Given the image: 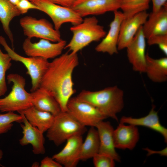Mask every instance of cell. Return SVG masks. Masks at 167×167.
<instances>
[{"label": "cell", "mask_w": 167, "mask_h": 167, "mask_svg": "<svg viewBox=\"0 0 167 167\" xmlns=\"http://www.w3.org/2000/svg\"><path fill=\"white\" fill-rule=\"evenodd\" d=\"M79 63L77 54L66 52L49 62L41 81L39 88L45 90L54 98L62 112L67 111V103L75 92L72 76Z\"/></svg>", "instance_id": "cell-1"}, {"label": "cell", "mask_w": 167, "mask_h": 167, "mask_svg": "<svg viewBox=\"0 0 167 167\" xmlns=\"http://www.w3.org/2000/svg\"><path fill=\"white\" fill-rule=\"evenodd\" d=\"M76 97L92 105L107 118L117 122V114L124 106V92L117 86L96 91L83 90Z\"/></svg>", "instance_id": "cell-2"}, {"label": "cell", "mask_w": 167, "mask_h": 167, "mask_svg": "<svg viewBox=\"0 0 167 167\" xmlns=\"http://www.w3.org/2000/svg\"><path fill=\"white\" fill-rule=\"evenodd\" d=\"M70 30L72 37L65 49H69L72 54H77L93 42L100 41L106 34L104 27L99 24L94 16L85 18L80 23L71 27Z\"/></svg>", "instance_id": "cell-3"}, {"label": "cell", "mask_w": 167, "mask_h": 167, "mask_svg": "<svg viewBox=\"0 0 167 167\" xmlns=\"http://www.w3.org/2000/svg\"><path fill=\"white\" fill-rule=\"evenodd\" d=\"M8 83H13L11 91L5 97L0 98L1 112H19L33 106L32 93L25 89V79L17 74L11 73L7 77Z\"/></svg>", "instance_id": "cell-4"}, {"label": "cell", "mask_w": 167, "mask_h": 167, "mask_svg": "<svg viewBox=\"0 0 167 167\" xmlns=\"http://www.w3.org/2000/svg\"><path fill=\"white\" fill-rule=\"evenodd\" d=\"M87 131L85 126L78 121L67 111H61L54 116L53 122L47 131L46 137L57 146L70 137L82 135Z\"/></svg>", "instance_id": "cell-5"}, {"label": "cell", "mask_w": 167, "mask_h": 167, "mask_svg": "<svg viewBox=\"0 0 167 167\" xmlns=\"http://www.w3.org/2000/svg\"><path fill=\"white\" fill-rule=\"evenodd\" d=\"M0 44L12 60L21 62L26 67L27 70V73L31 79L32 92L38 88L48 67L49 62L48 60L40 57H25L20 55L10 47L5 38L2 36H0Z\"/></svg>", "instance_id": "cell-6"}, {"label": "cell", "mask_w": 167, "mask_h": 167, "mask_svg": "<svg viewBox=\"0 0 167 167\" xmlns=\"http://www.w3.org/2000/svg\"><path fill=\"white\" fill-rule=\"evenodd\" d=\"M38 7L39 11L47 14L52 19L54 28L59 31L62 25L70 23L73 25L81 23L83 19L71 8L63 6L48 0H29Z\"/></svg>", "instance_id": "cell-7"}, {"label": "cell", "mask_w": 167, "mask_h": 167, "mask_svg": "<svg viewBox=\"0 0 167 167\" xmlns=\"http://www.w3.org/2000/svg\"><path fill=\"white\" fill-rule=\"evenodd\" d=\"M19 23L24 34L28 38H38L54 42L62 40L59 31L56 30L52 24L45 18L37 19L26 16L20 19Z\"/></svg>", "instance_id": "cell-8"}, {"label": "cell", "mask_w": 167, "mask_h": 167, "mask_svg": "<svg viewBox=\"0 0 167 167\" xmlns=\"http://www.w3.org/2000/svg\"><path fill=\"white\" fill-rule=\"evenodd\" d=\"M67 112L84 126L95 127L100 121L107 118L97 109L76 97H71L67 104Z\"/></svg>", "instance_id": "cell-9"}, {"label": "cell", "mask_w": 167, "mask_h": 167, "mask_svg": "<svg viewBox=\"0 0 167 167\" xmlns=\"http://www.w3.org/2000/svg\"><path fill=\"white\" fill-rule=\"evenodd\" d=\"M66 44V41L63 40L52 43L42 39L37 42L32 43L31 39L27 37L23 42V49L28 57H40L48 60L60 55Z\"/></svg>", "instance_id": "cell-10"}, {"label": "cell", "mask_w": 167, "mask_h": 167, "mask_svg": "<svg viewBox=\"0 0 167 167\" xmlns=\"http://www.w3.org/2000/svg\"><path fill=\"white\" fill-rule=\"evenodd\" d=\"M121 2L122 0H77L71 8L83 17L118 10Z\"/></svg>", "instance_id": "cell-11"}, {"label": "cell", "mask_w": 167, "mask_h": 167, "mask_svg": "<svg viewBox=\"0 0 167 167\" xmlns=\"http://www.w3.org/2000/svg\"><path fill=\"white\" fill-rule=\"evenodd\" d=\"M142 26L133 39L126 47L127 56L133 70L139 73H144L146 66V42Z\"/></svg>", "instance_id": "cell-12"}, {"label": "cell", "mask_w": 167, "mask_h": 167, "mask_svg": "<svg viewBox=\"0 0 167 167\" xmlns=\"http://www.w3.org/2000/svg\"><path fill=\"white\" fill-rule=\"evenodd\" d=\"M148 15L147 11H144L124 19L120 26L117 46L118 50L126 48L139 28L144 23Z\"/></svg>", "instance_id": "cell-13"}, {"label": "cell", "mask_w": 167, "mask_h": 167, "mask_svg": "<svg viewBox=\"0 0 167 167\" xmlns=\"http://www.w3.org/2000/svg\"><path fill=\"white\" fill-rule=\"evenodd\" d=\"M113 13L114 18L109 24L108 33L95 48L97 52L107 53L110 55L118 53V43L120 26L124 16L122 12L118 10Z\"/></svg>", "instance_id": "cell-14"}, {"label": "cell", "mask_w": 167, "mask_h": 167, "mask_svg": "<svg viewBox=\"0 0 167 167\" xmlns=\"http://www.w3.org/2000/svg\"><path fill=\"white\" fill-rule=\"evenodd\" d=\"M82 135H76L69 138L63 148L52 158L65 167H76L80 160L83 142Z\"/></svg>", "instance_id": "cell-15"}, {"label": "cell", "mask_w": 167, "mask_h": 167, "mask_svg": "<svg viewBox=\"0 0 167 167\" xmlns=\"http://www.w3.org/2000/svg\"><path fill=\"white\" fill-rule=\"evenodd\" d=\"M20 114L23 116V119L21 122L23 124L20 123V126L23 130V136L19 140V144L22 146L31 144L32 152L35 154H44L45 149L44 133L32 125L23 114Z\"/></svg>", "instance_id": "cell-16"}, {"label": "cell", "mask_w": 167, "mask_h": 167, "mask_svg": "<svg viewBox=\"0 0 167 167\" xmlns=\"http://www.w3.org/2000/svg\"><path fill=\"white\" fill-rule=\"evenodd\" d=\"M113 138L115 148L132 150L135 148L139 139L138 128L135 125H126L120 122L114 130Z\"/></svg>", "instance_id": "cell-17"}, {"label": "cell", "mask_w": 167, "mask_h": 167, "mask_svg": "<svg viewBox=\"0 0 167 167\" xmlns=\"http://www.w3.org/2000/svg\"><path fill=\"white\" fill-rule=\"evenodd\" d=\"M142 29L147 39L156 35L167 34V4L158 11L149 14Z\"/></svg>", "instance_id": "cell-18"}, {"label": "cell", "mask_w": 167, "mask_h": 167, "mask_svg": "<svg viewBox=\"0 0 167 167\" xmlns=\"http://www.w3.org/2000/svg\"><path fill=\"white\" fill-rule=\"evenodd\" d=\"M99 138V153L108 155L115 161L119 162L120 158L115 150L113 132L114 129L109 122L103 120L99 122L95 127Z\"/></svg>", "instance_id": "cell-19"}, {"label": "cell", "mask_w": 167, "mask_h": 167, "mask_svg": "<svg viewBox=\"0 0 167 167\" xmlns=\"http://www.w3.org/2000/svg\"><path fill=\"white\" fill-rule=\"evenodd\" d=\"M155 106H152L151 110L146 116L139 118L131 117H122L120 122L127 123L135 126H141L147 127L155 131L163 137L165 143L167 142V129L162 126L160 121L157 112L155 110Z\"/></svg>", "instance_id": "cell-20"}, {"label": "cell", "mask_w": 167, "mask_h": 167, "mask_svg": "<svg viewBox=\"0 0 167 167\" xmlns=\"http://www.w3.org/2000/svg\"><path fill=\"white\" fill-rule=\"evenodd\" d=\"M152 81L157 83L167 80V58L154 59L147 53L145 72Z\"/></svg>", "instance_id": "cell-21"}, {"label": "cell", "mask_w": 167, "mask_h": 167, "mask_svg": "<svg viewBox=\"0 0 167 167\" xmlns=\"http://www.w3.org/2000/svg\"><path fill=\"white\" fill-rule=\"evenodd\" d=\"M31 93L33 106L37 109L50 113L54 116L61 111L54 98L44 89L39 88Z\"/></svg>", "instance_id": "cell-22"}, {"label": "cell", "mask_w": 167, "mask_h": 167, "mask_svg": "<svg viewBox=\"0 0 167 167\" xmlns=\"http://www.w3.org/2000/svg\"><path fill=\"white\" fill-rule=\"evenodd\" d=\"M18 113L23 114L32 125L43 133L51 127L54 118L51 113L39 110L33 106Z\"/></svg>", "instance_id": "cell-23"}, {"label": "cell", "mask_w": 167, "mask_h": 167, "mask_svg": "<svg viewBox=\"0 0 167 167\" xmlns=\"http://www.w3.org/2000/svg\"><path fill=\"white\" fill-rule=\"evenodd\" d=\"M21 14L16 6L9 0H0V21L13 48L14 41L13 34L9 27L10 24L14 18Z\"/></svg>", "instance_id": "cell-24"}, {"label": "cell", "mask_w": 167, "mask_h": 167, "mask_svg": "<svg viewBox=\"0 0 167 167\" xmlns=\"http://www.w3.org/2000/svg\"><path fill=\"white\" fill-rule=\"evenodd\" d=\"M100 142L96 129L91 127L83 142L80 155V160L85 161L92 158L99 153Z\"/></svg>", "instance_id": "cell-25"}, {"label": "cell", "mask_w": 167, "mask_h": 167, "mask_svg": "<svg viewBox=\"0 0 167 167\" xmlns=\"http://www.w3.org/2000/svg\"><path fill=\"white\" fill-rule=\"evenodd\" d=\"M150 0H122L120 8L124 19L131 17L148 9Z\"/></svg>", "instance_id": "cell-26"}, {"label": "cell", "mask_w": 167, "mask_h": 167, "mask_svg": "<svg viewBox=\"0 0 167 167\" xmlns=\"http://www.w3.org/2000/svg\"><path fill=\"white\" fill-rule=\"evenodd\" d=\"M11 58L7 53H4L0 47V97L7 90L5 74L11 66Z\"/></svg>", "instance_id": "cell-27"}, {"label": "cell", "mask_w": 167, "mask_h": 167, "mask_svg": "<svg viewBox=\"0 0 167 167\" xmlns=\"http://www.w3.org/2000/svg\"><path fill=\"white\" fill-rule=\"evenodd\" d=\"M22 119L23 116L21 114H17L13 112L0 113V134L6 133L10 130L13 122L20 123Z\"/></svg>", "instance_id": "cell-28"}, {"label": "cell", "mask_w": 167, "mask_h": 167, "mask_svg": "<svg viewBox=\"0 0 167 167\" xmlns=\"http://www.w3.org/2000/svg\"><path fill=\"white\" fill-rule=\"evenodd\" d=\"M92 158L93 165L95 167H113L115 166V161L108 155L98 153Z\"/></svg>", "instance_id": "cell-29"}, {"label": "cell", "mask_w": 167, "mask_h": 167, "mask_svg": "<svg viewBox=\"0 0 167 167\" xmlns=\"http://www.w3.org/2000/svg\"><path fill=\"white\" fill-rule=\"evenodd\" d=\"M147 40L149 45H157L164 54L167 55V34H158L152 36Z\"/></svg>", "instance_id": "cell-30"}, {"label": "cell", "mask_w": 167, "mask_h": 167, "mask_svg": "<svg viewBox=\"0 0 167 167\" xmlns=\"http://www.w3.org/2000/svg\"><path fill=\"white\" fill-rule=\"evenodd\" d=\"M16 6L21 14L27 13L30 9L40 10L38 7L33 4L29 0H19Z\"/></svg>", "instance_id": "cell-31"}, {"label": "cell", "mask_w": 167, "mask_h": 167, "mask_svg": "<svg viewBox=\"0 0 167 167\" xmlns=\"http://www.w3.org/2000/svg\"><path fill=\"white\" fill-rule=\"evenodd\" d=\"M40 167H62V165L52 157H45L41 161Z\"/></svg>", "instance_id": "cell-32"}, {"label": "cell", "mask_w": 167, "mask_h": 167, "mask_svg": "<svg viewBox=\"0 0 167 167\" xmlns=\"http://www.w3.org/2000/svg\"><path fill=\"white\" fill-rule=\"evenodd\" d=\"M56 4L69 8H71L77 0H48Z\"/></svg>", "instance_id": "cell-33"}, {"label": "cell", "mask_w": 167, "mask_h": 167, "mask_svg": "<svg viewBox=\"0 0 167 167\" xmlns=\"http://www.w3.org/2000/svg\"><path fill=\"white\" fill-rule=\"evenodd\" d=\"M152 3V12H156L159 10L167 4V0H151Z\"/></svg>", "instance_id": "cell-34"}, {"label": "cell", "mask_w": 167, "mask_h": 167, "mask_svg": "<svg viewBox=\"0 0 167 167\" xmlns=\"http://www.w3.org/2000/svg\"><path fill=\"white\" fill-rule=\"evenodd\" d=\"M12 4L16 6L19 0H9Z\"/></svg>", "instance_id": "cell-35"}, {"label": "cell", "mask_w": 167, "mask_h": 167, "mask_svg": "<svg viewBox=\"0 0 167 167\" xmlns=\"http://www.w3.org/2000/svg\"><path fill=\"white\" fill-rule=\"evenodd\" d=\"M40 166V165L39 164V163L36 162L33 163L32 165V167H38Z\"/></svg>", "instance_id": "cell-36"}, {"label": "cell", "mask_w": 167, "mask_h": 167, "mask_svg": "<svg viewBox=\"0 0 167 167\" xmlns=\"http://www.w3.org/2000/svg\"><path fill=\"white\" fill-rule=\"evenodd\" d=\"M3 152L2 150L0 149V161L2 159L3 156ZM0 166H2V165L0 163Z\"/></svg>", "instance_id": "cell-37"}]
</instances>
